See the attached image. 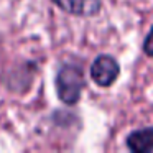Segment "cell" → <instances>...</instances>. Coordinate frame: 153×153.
Instances as JSON below:
<instances>
[{
  "instance_id": "cell-1",
  "label": "cell",
  "mask_w": 153,
  "mask_h": 153,
  "mask_svg": "<svg viewBox=\"0 0 153 153\" xmlns=\"http://www.w3.org/2000/svg\"><path fill=\"white\" fill-rule=\"evenodd\" d=\"M86 87V73L84 63L81 61H61L54 76L56 96L64 105H76L82 97Z\"/></svg>"
},
{
  "instance_id": "cell-2",
  "label": "cell",
  "mask_w": 153,
  "mask_h": 153,
  "mask_svg": "<svg viewBox=\"0 0 153 153\" xmlns=\"http://www.w3.org/2000/svg\"><path fill=\"white\" fill-rule=\"evenodd\" d=\"M120 63L117 61L115 56L107 53H100L94 58L89 68V76L91 79L96 82V86L102 87V89H109L117 82L120 76Z\"/></svg>"
},
{
  "instance_id": "cell-3",
  "label": "cell",
  "mask_w": 153,
  "mask_h": 153,
  "mask_svg": "<svg viewBox=\"0 0 153 153\" xmlns=\"http://www.w3.org/2000/svg\"><path fill=\"white\" fill-rule=\"evenodd\" d=\"M61 12L77 18L97 17L102 10V0H51Z\"/></svg>"
},
{
  "instance_id": "cell-4",
  "label": "cell",
  "mask_w": 153,
  "mask_h": 153,
  "mask_svg": "<svg viewBox=\"0 0 153 153\" xmlns=\"http://www.w3.org/2000/svg\"><path fill=\"white\" fill-rule=\"evenodd\" d=\"M125 146L132 153H152L153 152V127L132 130L125 137Z\"/></svg>"
},
{
  "instance_id": "cell-5",
  "label": "cell",
  "mask_w": 153,
  "mask_h": 153,
  "mask_svg": "<svg viewBox=\"0 0 153 153\" xmlns=\"http://www.w3.org/2000/svg\"><path fill=\"white\" fill-rule=\"evenodd\" d=\"M142 51H143V54H145V56L153 58V25L150 27L148 33L145 35V38H143Z\"/></svg>"
}]
</instances>
